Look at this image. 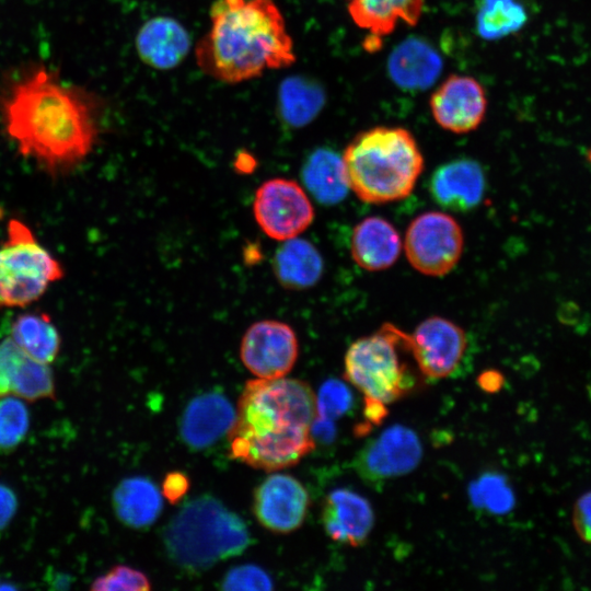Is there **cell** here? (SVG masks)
Here are the masks:
<instances>
[{"instance_id": "6da1fadb", "label": "cell", "mask_w": 591, "mask_h": 591, "mask_svg": "<svg viewBox=\"0 0 591 591\" xmlns=\"http://www.w3.org/2000/svg\"><path fill=\"white\" fill-rule=\"evenodd\" d=\"M95 97L67 85L44 67L13 81L1 96V113L9 136L20 152L50 170L83 160L97 138Z\"/></svg>"}, {"instance_id": "7a4b0ae2", "label": "cell", "mask_w": 591, "mask_h": 591, "mask_svg": "<svg viewBox=\"0 0 591 591\" xmlns=\"http://www.w3.org/2000/svg\"><path fill=\"white\" fill-rule=\"evenodd\" d=\"M316 395L298 379H254L240 395L228 432L230 455L274 472L297 464L315 447Z\"/></svg>"}, {"instance_id": "3957f363", "label": "cell", "mask_w": 591, "mask_h": 591, "mask_svg": "<svg viewBox=\"0 0 591 591\" xmlns=\"http://www.w3.org/2000/svg\"><path fill=\"white\" fill-rule=\"evenodd\" d=\"M210 13V30L195 56L213 79L239 83L296 61L285 19L273 0H218Z\"/></svg>"}, {"instance_id": "277c9868", "label": "cell", "mask_w": 591, "mask_h": 591, "mask_svg": "<svg viewBox=\"0 0 591 591\" xmlns=\"http://www.w3.org/2000/svg\"><path fill=\"white\" fill-rule=\"evenodd\" d=\"M341 158L349 188L370 204L407 197L424 169L417 141L402 127L378 126L359 132Z\"/></svg>"}, {"instance_id": "5b68a950", "label": "cell", "mask_w": 591, "mask_h": 591, "mask_svg": "<svg viewBox=\"0 0 591 591\" xmlns=\"http://www.w3.org/2000/svg\"><path fill=\"white\" fill-rule=\"evenodd\" d=\"M171 558L190 570H202L241 554L251 543L244 521L211 496L187 502L165 529Z\"/></svg>"}, {"instance_id": "8992f818", "label": "cell", "mask_w": 591, "mask_h": 591, "mask_svg": "<svg viewBox=\"0 0 591 591\" xmlns=\"http://www.w3.org/2000/svg\"><path fill=\"white\" fill-rule=\"evenodd\" d=\"M402 332L385 323L378 332L349 346L344 375L364 395V402L385 406L414 389L415 378L399 355Z\"/></svg>"}, {"instance_id": "52a82bcc", "label": "cell", "mask_w": 591, "mask_h": 591, "mask_svg": "<svg viewBox=\"0 0 591 591\" xmlns=\"http://www.w3.org/2000/svg\"><path fill=\"white\" fill-rule=\"evenodd\" d=\"M60 264L36 241L30 229L11 220L0 247V308L25 306L60 279Z\"/></svg>"}, {"instance_id": "ba28073f", "label": "cell", "mask_w": 591, "mask_h": 591, "mask_svg": "<svg viewBox=\"0 0 591 591\" xmlns=\"http://www.w3.org/2000/svg\"><path fill=\"white\" fill-rule=\"evenodd\" d=\"M464 245L457 221L443 212L429 211L416 217L408 225L404 248L410 265L419 273L440 277L459 263Z\"/></svg>"}, {"instance_id": "9c48e42d", "label": "cell", "mask_w": 591, "mask_h": 591, "mask_svg": "<svg viewBox=\"0 0 591 591\" xmlns=\"http://www.w3.org/2000/svg\"><path fill=\"white\" fill-rule=\"evenodd\" d=\"M253 215L268 237L283 242L299 236L311 225L314 209L297 182L277 177L264 182L257 188Z\"/></svg>"}, {"instance_id": "30bf717a", "label": "cell", "mask_w": 591, "mask_h": 591, "mask_svg": "<svg viewBox=\"0 0 591 591\" xmlns=\"http://www.w3.org/2000/svg\"><path fill=\"white\" fill-rule=\"evenodd\" d=\"M404 347L412 354L419 371L430 379L452 374L466 348V336L461 326L441 317L422 321L412 334L402 332Z\"/></svg>"}, {"instance_id": "8fae6325", "label": "cell", "mask_w": 591, "mask_h": 591, "mask_svg": "<svg viewBox=\"0 0 591 591\" xmlns=\"http://www.w3.org/2000/svg\"><path fill=\"white\" fill-rule=\"evenodd\" d=\"M298 354L294 331L287 323L276 320L255 322L241 340V360L258 379L286 376L293 368Z\"/></svg>"}, {"instance_id": "7c38bea8", "label": "cell", "mask_w": 591, "mask_h": 591, "mask_svg": "<svg viewBox=\"0 0 591 591\" xmlns=\"http://www.w3.org/2000/svg\"><path fill=\"white\" fill-rule=\"evenodd\" d=\"M421 455L418 436L408 427L395 425L366 443L354 466L361 478L378 483L408 474L417 467Z\"/></svg>"}, {"instance_id": "4fadbf2b", "label": "cell", "mask_w": 591, "mask_h": 591, "mask_svg": "<svg viewBox=\"0 0 591 591\" xmlns=\"http://www.w3.org/2000/svg\"><path fill=\"white\" fill-rule=\"evenodd\" d=\"M429 107L434 121L454 134L475 130L487 112V96L478 80L465 74H451L432 92Z\"/></svg>"}, {"instance_id": "5bb4252c", "label": "cell", "mask_w": 591, "mask_h": 591, "mask_svg": "<svg viewBox=\"0 0 591 591\" xmlns=\"http://www.w3.org/2000/svg\"><path fill=\"white\" fill-rule=\"evenodd\" d=\"M309 506L306 489L288 474L267 476L254 491L253 513L262 526L275 533L298 530L304 522Z\"/></svg>"}, {"instance_id": "9a60e30c", "label": "cell", "mask_w": 591, "mask_h": 591, "mask_svg": "<svg viewBox=\"0 0 591 591\" xmlns=\"http://www.w3.org/2000/svg\"><path fill=\"white\" fill-rule=\"evenodd\" d=\"M352 22L366 32L364 48L376 51L383 37L399 24L415 26L422 14L425 0H346Z\"/></svg>"}, {"instance_id": "2e32d148", "label": "cell", "mask_w": 591, "mask_h": 591, "mask_svg": "<svg viewBox=\"0 0 591 591\" xmlns=\"http://www.w3.org/2000/svg\"><path fill=\"white\" fill-rule=\"evenodd\" d=\"M8 394L27 401L51 398L55 394L48 364L30 357L11 337L0 343V396Z\"/></svg>"}, {"instance_id": "e0dca14e", "label": "cell", "mask_w": 591, "mask_h": 591, "mask_svg": "<svg viewBox=\"0 0 591 591\" xmlns=\"http://www.w3.org/2000/svg\"><path fill=\"white\" fill-rule=\"evenodd\" d=\"M322 522L333 541L356 547L370 535L374 515L366 498L347 488H338L324 499Z\"/></svg>"}, {"instance_id": "ac0fdd59", "label": "cell", "mask_w": 591, "mask_h": 591, "mask_svg": "<svg viewBox=\"0 0 591 591\" xmlns=\"http://www.w3.org/2000/svg\"><path fill=\"white\" fill-rule=\"evenodd\" d=\"M485 176L482 166L470 159H457L440 165L431 175L429 192L442 208L468 211L482 201Z\"/></svg>"}, {"instance_id": "d6986e66", "label": "cell", "mask_w": 591, "mask_h": 591, "mask_svg": "<svg viewBox=\"0 0 591 591\" xmlns=\"http://www.w3.org/2000/svg\"><path fill=\"white\" fill-rule=\"evenodd\" d=\"M192 40L188 31L177 20L155 16L138 31L136 49L148 66L169 70L178 66L188 55Z\"/></svg>"}, {"instance_id": "ffe728a7", "label": "cell", "mask_w": 591, "mask_h": 591, "mask_svg": "<svg viewBox=\"0 0 591 591\" xmlns=\"http://www.w3.org/2000/svg\"><path fill=\"white\" fill-rule=\"evenodd\" d=\"M236 412L219 393H206L192 399L181 421L183 440L194 449H204L228 433Z\"/></svg>"}, {"instance_id": "44dd1931", "label": "cell", "mask_w": 591, "mask_h": 591, "mask_svg": "<svg viewBox=\"0 0 591 591\" xmlns=\"http://www.w3.org/2000/svg\"><path fill=\"white\" fill-rule=\"evenodd\" d=\"M438 50L425 39L409 37L390 54L387 72L392 81L404 90H425L432 85L442 71Z\"/></svg>"}, {"instance_id": "7402d4cb", "label": "cell", "mask_w": 591, "mask_h": 591, "mask_svg": "<svg viewBox=\"0 0 591 591\" xmlns=\"http://www.w3.org/2000/svg\"><path fill=\"white\" fill-rule=\"evenodd\" d=\"M402 250L401 236L391 222L381 217H368L352 231L350 253L358 266L370 271L391 267Z\"/></svg>"}, {"instance_id": "603a6c76", "label": "cell", "mask_w": 591, "mask_h": 591, "mask_svg": "<svg viewBox=\"0 0 591 591\" xmlns=\"http://www.w3.org/2000/svg\"><path fill=\"white\" fill-rule=\"evenodd\" d=\"M273 270L286 289L304 290L321 279L324 262L318 250L299 236L283 241L273 259Z\"/></svg>"}, {"instance_id": "cb8c5ba5", "label": "cell", "mask_w": 591, "mask_h": 591, "mask_svg": "<svg viewBox=\"0 0 591 591\" xmlns=\"http://www.w3.org/2000/svg\"><path fill=\"white\" fill-rule=\"evenodd\" d=\"M162 507V493L146 477L125 478L113 493L116 517L132 529H143L153 524L161 514Z\"/></svg>"}, {"instance_id": "d4e9b609", "label": "cell", "mask_w": 591, "mask_h": 591, "mask_svg": "<svg viewBox=\"0 0 591 591\" xmlns=\"http://www.w3.org/2000/svg\"><path fill=\"white\" fill-rule=\"evenodd\" d=\"M302 179L306 189L324 205L341 201L349 189L341 155L327 148H318L308 157Z\"/></svg>"}, {"instance_id": "484cf974", "label": "cell", "mask_w": 591, "mask_h": 591, "mask_svg": "<svg viewBox=\"0 0 591 591\" xmlns=\"http://www.w3.org/2000/svg\"><path fill=\"white\" fill-rule=\"evenodd\" d=\"M324 104L323 88L306 77H288L279 85V116L290 127L300 128L310 124Z\"/></svg>"}, {"instance_id": "4316f807", "label": "cell", "mask_w": 591, "mask_h": 591, "mask_svg": "<svg viewBox=\"0 0 591 591\" xmlns=\"http://www.w3.org/2000/svg\"><path fill=\"white\" fill-rule=\"evenodd\" d=\"M10 337L30 357L46 364L55 360L60 348V336L43 313L20 315L12 325Z\"/></svg>"}, {"instance_id": "83f0119b", "label": "cell", "mask_w": 591, "mask_h": 591, "mask_svg": "<svg viewBox=\"0 0 591 591\" xmlns=\"http://www.w3.org/2000/svg\"><path fill=\"white\" fill-rule=\"evenodd\" d=\"M526 20V10L519 0H482L476 31L484 39H500L520 31Z\"/></svg>"}, {"instance_id": "f1b7e54d", "label": "cell", "mask_w": 591, "mask_h": 591, "mask_svg": "<svg viewBox=\"0 0 591 591\" xmlns=\"http://www.w3.org/2000/svg\"><path fill=\"white\" fill-rule=\"evenodd\" d=\"M30 427L26 405L15 395L0 396V450L14 449L25 438Z\"/></svg>"}, {"instance_id": "f546056e", "label": "cell", "mask_w": 591, "mask_h": 591, "mask_svg": "<svg viewBox=\"0 0 591 591\" xmlns=\"http://www.w3.org/2000/svg\"><path fill=\"white\" fill-rule=\"evenodd\" d=\"M471 497L476 506L495 513H505L514 503L513 494L505 478L493 474L485 475L473 484Z\"/></svg>"}, {"instance_id": "4dcf8cb0", "label": "cell", "mask_w": 591, "mask_h": 591, "mask_svg": "<svg viewBox=\"0 0 591 591\" xmlns=\"http://www.w3.org/2000/svg\"><path fill=\"white\" fill-rule=\"evenodd\" d=\"M351 401V392L345 383L335 379L327 380L316 395L317 417L334 421L350 408Z\"/></svg>"}, {"instance_id": "1f68e13d", "label": "cell", "mask_w": 591, "mask_h": 591, "mask_svg": "<svg viewBox=\"0 0 591 591\" xmlns=\"http://www.w3.org/2000/svg\"><path fill=\"white\" fill-rule=\"evenodd\" d=\"M97 591H144L151 589L148 577L140 570L118 565L97 577L91 587Z\"/></svg>"}, {"instance_id": "d6a6232c", "label": "cell", "mask_w": 591, "mask_h": 591, "mask_svg": "<svg viewBox=\"0 0 591 591\" xmlns=\"http://www.w3.org/2000/svg\"><path fill=\"white\" fill-rule=\"evenodd\" d=\"M223 590H270L269 576L258 566L242 565L230 569L221 581Z\"/></svg>"}, {"instance_id": "836d02e7", "label": "cell", "mask_w": 591, "mask_h": 591, "mask_svg": "<svg viewBox=\"0 0 591 591\" xmlns=\"http://www.w3.org/2000/svg\"><path fill=\"white\" fill-rule=\"evenodd\" d=\"M571 522L579 538L591 545V490L583 493L576 499Z\"/></svg>"}, {"instance_id": "e575fe53", "label": "cell", "mask_w": 591, "mask_h": 591, "mask_svg": "<svg viewBox=\"0 0 591 591\" xmlns=\"http://www.w3.org/2000/svg\"><path fill=\"white\" fill-rule=\"evenodd\" d=\"M188 488V477L182 472L174 471L164 477L161 493L171 503H175L183 498Z\"/></svg>"}, {"instance_id": "d590c367", "label": "cell", "mask_w": 591, "mask_h": 591, "mask_svg": "<svg viewBox=\"0 0 591 591\" xmlns=\"http://www.w3.org/2000/svg\"><path fill=\"white\" fill-rule=\"evenodd\" d=\"M18 508L16 496L11 488L0 484V531L13 519Z\"/></svg>"}, {"instance_id": "8d00e7d4", "label": "cell", "mask_w": 591, "mask_h": 591, "mask_svg": "<svg viewBox=\"0 0 591 591\" xmlns=\"http://www.w3.org/2000/svg\"><path fill=\"white\" fill-rule=\"evenodd\" d=\"M556 314L558 321L566 326L578 325L582 317L581 308L577 302L573 301L561 302Z\"/></svg>"}, {"instance_id": "74e56055", "label": "cell", "mask_w": 591, "mask_h": 591, "mask_svg": "<svg viewBox=\"0 0 591 591\" xmlns=\"http://www.w3.org/2000/svg\"><path fill=\"white\" fill-rule=\"evenodd\" d=\"M502 382L503 379L498 372H488L482 375V386L486 390H498Z\"/></svg>"}, {"instance_id": "f35d334b", "label": "cell", "mask_w": 591, "mask_h": 591, "mask_svg": "<svg viewBox=\"0 0 591 591\" xmlns=\"http://www.w3.org/2000/svg\"><path fill=\"white\" fill-rule=\"evenodd\" d=\"M587 159L591 163V149L587 152Z\"/></svg>"}]
</instances>
